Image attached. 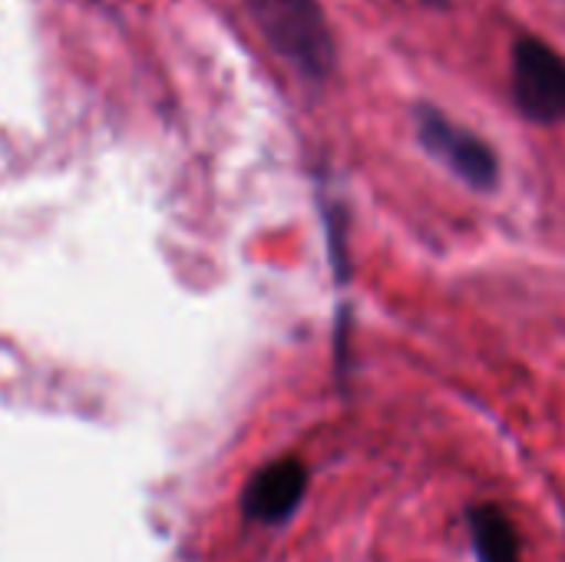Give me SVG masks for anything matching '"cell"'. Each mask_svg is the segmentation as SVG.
I'll return each instance as SVG.
<instances>
[{
	"instance_id": "cell-1",
	"label": "cell",
	"mask_w": 565,
	"mask_h": 562,
	"mask_svg": "<svg viewBox=\"0 0 565 562\" xmlns=\"http://www.w3.org/2000/svg\"><path fill=\"white\" fill-rule=\"evenodd\" d=\"M268 43L308 79H324L334 66V40L318 0H248Z\"/></svg>"
},
{
	"instance_id": "cell-2",
	"label": "cell",
	"mask_w": 565,
	"mask_h": 562,
	"mask_svg": "<svg viewBox=\"0 0 565 562\" xmlns=\"http://www.w3.org/2000/svg\"><path fill=\"white\" fill-rule=\"evenodd\" d=\"M513 99L530 123L556 126L565 119V56L540 36L513 43Z\"/></svg>"
},
{
	"instance_id": "cell-3",
	"label": "cell",
	"mask_w": 565,
	"mask_h": 562,
	"mask_svg": "<svg viewBox=\"0 0 565 562\" xmlns=\"http://www.w3.org/2000/svg\"><path fill=\"white\" fill-rule=\"evenodd\" d=\"M417 139L420 146L440 159L460 182L473 189H493L500 179V162L490 142H483L477 132L463 129L460 123L447 119L434 106L417 109Z\"/></svg>"
},
{
	"instance_id": "cell-4",
	"label": "cell",
	"mask_w": 565,
	"mask_h": 562,
	"mask_svg": "<svg viewBox=\"0 0 565 562\" xmlns=\"http://www.w3.org/2000/svg\"><path fill=\"white\" fill-rule=\"evenodd\" d=\"M305 484H308V474L298 460H278L271 467H265L252 484H248V494H245V510L248 517L255 520H265V523H275L281 517H288L301 494H305Z\"/></svg>"
},
{
	"instance_id": "cell-5",
	"label": "cell",
	"mask_w": 565,
	"mask_h": 562,
	"mask_svg": "<svg viewBox=\"0 0 565 562\" xmlns=\"http://www.w3.org/2000/svg\"><path fill=\"white\" fill-rule=\"evenodd\" d=\"M470 533L480 562H520V540L510 520L497 507L470 510Z\"/></svg>"
}]
</instances>
